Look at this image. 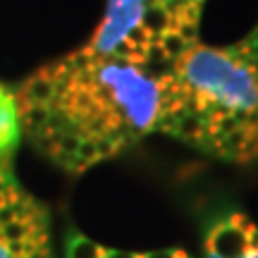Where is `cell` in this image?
I'll list each match as a JSON object with an SVG mask.
<instances>
[{"label": "cell", "instance_id": "obj_1", "mask_svg": "<svg viewBox=\"0 0 258 258\" xmlns=\"http://www.w3.org/2000/svg\"><path fill=\"white\" fill-rule=\"evenodd\" d=\"M163 77L79 46L15 89L22 139L67 175H84L156 134Z\"/></svg>", "mask_w": 258, "mask_h": 258}, {"label": "cell", "instance_id": "obj_2", "mask_svg": "<svg viewBox=\"0 0 258 258\" xmlns=\"http://www.w3.org/2000/svg\"><path fill=\"white\" fill-rule=\"evenodd\" d=\"M156 134L225 163L258 158V74L239 46H196L163 77Z\"/></svg>", "mask_w": 258, "mask_h": 258}, {"label": "cell", "instance_id": "obj_3", "mask_svg": "<svg viewBox=\"0 0 258 258\" xmlns=\"http://www.w3.org/2000/svg\"><path fill=\"white\" fill-rule=\"evenodd\" d=\"M206 0H105L86 50L165 74L199 43Z\"/></svg>", "mask_w": 258, "mask_h": 258}, {"label": "cell", "instance_id": "obj_4", "mask_svg": "<svg viewBox=\"0 0 258 258\" xmlns=\"http://www.w3.org/2000/svg\"><path fill=\"white\" fill-rule=\"evenodd\" d=\"M0 258H53L46 211L12 170H0Z\"/></svg>", "mask_w": 258, "mask_h": 258}, {"label": "cell", "instance_id": "obj_5", "mask_svg": "<svg viewBox=\"0 0 258 258\" xmlns=\"http://www.w3.org/2000/svg\"><path fill=\"white\" fill-rule=\"evenodd\" d=\"M203 258H258V227L241 213L218 218L203 237Z\"/></svg>", "mask_w": 258, "mask_h": 258}, {"label": "cell", "instance_id": "obj_6", "mask_svg": "<svg viewBox=\"0 0 258 258\" xmlns=\"http://www.w3.org/2000/svg\"><path fill=\"white\" fill-rule=\"evenodd\" d=\"M22 139L15 89L0 84V167H12V156Z\"/></svg>", "mask_w": 258, "mask_h": 258}, {"label": "cell", "instance_id": "obj_7", "mask_svg": "<svg viewBox=\"0 0 258 258\" xmlns=\"http://www.w3.org/2000/svg\"><path fill=\"white\" fill-rule=\"evenodd\" d=\"M237 46H239V50L246 55V60L253 64V70H256V74H258V24L249 31V36L241 38Z\"/></svg>", "mask_w": 258, "mask_h": 258}, {"label": "cell", "instance_id": "obj_8", "mask_svg": "<svg viewBox=\"0 0 258 258\" xmlns=\"http://www.w3.org/2000/svg\"><path fill=\"white\" fill-rule=\"evenodd\" d=\"M0 170H12V167H0Z\"/></svg>", "mask_w": 258, "mask_h": 258}]
</instances>
